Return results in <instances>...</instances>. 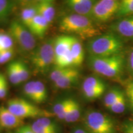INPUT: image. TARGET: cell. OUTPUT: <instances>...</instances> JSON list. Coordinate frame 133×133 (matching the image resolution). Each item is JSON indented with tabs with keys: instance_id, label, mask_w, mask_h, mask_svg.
<instances>
[{
	"instance_id": "15",
	"label": "cell",
	"mask_w": 133,
	"mask_h": 133,
	"mask_svg": "<svg viewBox=\"0 0 133 133\" xmlns=\"http://www.w3.org/2000/svg\"><path fill=\"white\" fill-rule=\"evenodd\" d=\"M38 14L44 18L49 24L54 21L56 15V9L53 3L40 2L36 4Z\"/></svg>"
},
{
	"instance_id": "3",
	"label": "cell",
	"mask_w": 133,
	"mask_h": 133,
	"mask_svg": "<svg viewBox=\"0 0 133 133\" xmlns=\"http://www.w3.org/2000/svg\"><path fill=\"white\" fill-rule=\"evenodd\" d=\"M90 67L97 74L114 78L121 74L124 64L123 57L117 54L105 57L91 56L89 59Z\"/></svg>"
},
{
	"instance_id": "14",
	"label": "cell",
	"mask_w": 133,
	"mask_h": 133,
	"mask_svg": "<svg viewBox=\"0 0 133 133\" xmlns=\"http://www.w3.org/2000/svg\"><path fill=\"white\" fill-rule=\"evenodd\" d=\"M49 23L40 15L37 14L30 26L29 30L35 37L43 38L49 27Z\"/></svg>"
},
{
	"instance_id": "35",
	"label": "cell",
	"mask_w": 133,
	"mask_h": 133,
	"mask_svg": "<svg viewBox=\"0 0 133 133\" xmlns=\"http://www.w3.org/2000/svg\"><path fill=\"white\" fill-rule=\"evenodd\" d=\"M30 126L33 131L35 133H54L41 126L40 124L38 123L36 121L33 122V123Z\"/></svg>"
},
{
	"instance_id": "34",
	"label": "cell",
	"mask_w": 133,
	"mask_h": 133,
	"mask_svg": "<svg viewBox=\"0 0 133 133\" xmlns=\"http://www.w3.org/2000/svg\"><path fill=\"white\" fill-rule=\"evenodd\" d=\"M125 91L131 107L133 110V81L127 83L125 87Z\"/></svg>"
},
{
	"instance_id": "18",
	"label": "cell",
	"mask_w": 133,
	"mask_h": 133,
	"mask_svg": "<svg viewBox=\"0 0 133 133\" xmlns=\"http://www.w3.org/2000/svg\"><path fill=\"white\" fill-rule=\"evenodd\" d=\"M37 14L36 4L22 8L20 13V22L26 28L29 29L33 19Z\"/></svg>"
},
{
	"instance_id": "23",
	"label": "cell",
	"mask_w": 133,
	"mask_h": 133,
	"mask_svg": "<svg viewBox=\"0 0 133 133\" xmlns=\"http://www.w3.org/2000/svg\"><path fill=\"white\" fill-rule=\"evenodd\" d=\"M6 71H7L8 78L12 84L14 85H18L22 83L15 65L14 61H12L8 64Z\"/></svg>"
},
{
	"instance_id": "21",
	"label": "cell",
	"mask_w": 133,
	"mask_h": 133,
	"mask_svg": "<svg viewBox=\"0 0 133 133\" xmlns=\"http://www.w3.org/2000/svg\"><path fill=\"white\" fill-rule=\"evenodd\" d=\"M81 107L79 103L74 99H71L69 111L64 120L68 123L75 122L80 117Z\"/></svg>"
},
{
	"instance_id": "1",
	"label": "cell",
	"mask_w": 133,
	"mask_h": 133,
	"mask_svg": "<svg viewBox=\"0 0 133 133\" xmlns=\"http://www.w3.org/2000/svg\"><path fill=\"white\" fill-rule=\"evenodd\" d=\"M59 30L67 35H74L84 39L100 35V31L89 17L78 14L63 17L59 22Z\"/></svg>"
},
{
	"instance_id": "19",
	"label": "cell",
	"mask_w": 133,
	"mask_h": 133,
	"mask_svg": "<svg viewBox=\"0 0 133 133\" xmlns=\"http://www.w3.org/2000/svg\"><path fill=\"white\" fill-rule=\"evenodd\" d=\"M48 99V91L44 84L41 81H35L34 101L35 104H42Z\"/></svg>"
},
{
	"instance_id": "40",
	"label": "cell",
	"mask_w": 133,
	"mask_h": 133,
	"mask_svg": "<svg viewBox=\"0 0 133 133\" xmlns=\"http://www.w3.org/2000/svg\"><path fill=\"white\" fill-rule=\"evenodd\" d=\"M129 66L131 70L133 73V51L131 52L129 57Z\"/></svg>"
},
{
	"instance_id": "5",
	"label": "cell",
	"mask_w": 133,
	"mask_h": 133,
	"mask_svg": "<svg viewBox=\"0 0 133 133\" xmlns=\"http://www.w3.org/2000/svg\"><path fill=\"white\" fill-rule=\"evenodd\" d=\"M6 107L13 114L23 119L31 118H49L52 116L51 112L41 109L35 104L22 98H13L9 100Z\"/></svg>"
},
{
	"instance_id": "22",
	"label": "cell",
	"mask_w": 133,
	"mask_h": 133,
	"mask_svg": "<svg viewBox=\"0 0 133 133\" xmlns=\"http://www.w3.org/2000/svg\"><path fill=\"white\" fill-rule=\"evenodd\" d=\"M123 94V92L118 89H111L109 92L106 94L104 97V105L107 109H109L115 102H116L119 99V97Z\"/></svg>"
},
{
	"instance_id": "38",
	"label": "cell",
	"mask_w": 133,
	"mask_h": 133,
	"mask_svg": "<svg viewBox=\"0 0 133 133\" xmlns=\"http://www.w3.org/2000/svg\"><path fill=\"white\" fill-rule=\"evenodd\" d=\"M16 133H35L30 125H23L17 129Z\"/></svg>"
},
{
	"instance_id": "25",
	"label": "cell",
	"mask_w": 133,
	"mask_h": 133,
	"mask_svg": "<svg viewBox=\"0 0 133 133\" xmlns=\"http://www.w3.org/2000/svg\"><path fill=\"white\" fill-rule=\"evenodd\" d=\"M12 10L11 0H0V22L6 20Z\"/></svg>"
},
{
	"instance_id": "16",
	"label": "cell",
	"mask_w": 133,
	"mask_h": 133,
	"mask_svg": "<svg viewBox=\"0 0 133 133\" xmlns=\"http://www.w3.org/2000/svg\"><path fill=\"white\" fill-rule=\"evenodd\" d=\"M114 14L107 9L99 1L96 3L93 6L91 17L100 22H105L111 19Z\"/></svg>"
},
{
	"instance_id": "17",
	"label": "cell",
	"mask_w": 133,
	"mask_h": 133,
	"mask_svg": "<svg viewBox=\"0 0 133 133\" xmlns=\"http://www.w3.org/2000/svg\"><path fill=\"white\" fill-rule=\"evenodd\" d=\"M114 29L124 37L133 38V17L118 22L114 26Z\"/></svg>"
},
{
	"instance_id": "31",
	"label": "cell",
	"mask_w": 133,
	"mask_h": 133,
	"mask_svg": "<svg viewBox=\"0 0 133 133\" xmlns=\"http://www.w3.org/2000/svg\"><path fill=\"white\" fill-rule=\"evenodd\" d=\"M99 2L105 6L110 12L114 13H117L118 11L120 2L115 0H99Z\"/></svg>"
},
{
	"instance_id": "27",
	"label": "cell",
	"mask_w": 133,
	"mask_h": 133,
	"mask_svg": "<svg viewBox=\"0 0 133 133\" xmlns=\"http://www.w3.org/2000/svg\"><path fill=\"white\" fill-rule=\"evenodd\" d=\"M14 41L9 33H0V52L14 48Z\"/></svg>"
},
{
	"instance_id": "2",
	"label": "cell",
	"mask_w": 133,
	"mask_h": 133,
	"mask_svg": "<svg viewBox=\"0 0 133 133\" xmlns=\"http://www.w3.org/2000/svg\"><path fill=\"white\" fill-rule=\"evenodd\" d=\"M123 47L121 39L114 34H105L92 38L88 44L91 56L105 57L119 54Z\"/></svg>"
},
{
	"instance_id": "30",
	"label": "cell",
	"mask_w": 133,
	"mask_h": 133,
	"mask_svg": "<svg viewBox=\"0 0 133 133\" xmlns=\"http://www.w3.org/2000/svg\"><path fill=\"white\" fill-rule=\"evenodd\" d=\"M36 121L41 126L51 132L57 133V127L56 124L48 117H41L36 119Z\"/></svg>"
},
{
	"instance_id": "42",
	"label": "cell",
	"mask_w": 133,
	"mask_h": 133,
	"mask_svg": "<svg viewBox=\"0 0 133 133\" xmlns=\"http://www.w3.org/2000/svg\"><path fill=\"white\" fill-rule=\"evenodd\" d=\"M36 3H40V2H51V3H54V0H36Z\"/></svg>"
},
{
	"instance_id": "10",
	"label": "cell",
	"mask_w": 133,
	"mask_h": 133,
	"mask_svg": "<svg viewBox=\"0 0 133 133\" xmlns=\"http://www.w3.org/2000/svg\"><path fill=\"white\" fill-rule=\"evenodd\" d=\"M24 125V119L13 114L7 107L0 106V126L6 129L19 128Z\"/></svg>"
},
{
	"instance_id": "33",
	"label": "cell",
	"mask_w": 133,
	"mask_h": 133,
	"mask_svg": "<svg viewBox=\"0 0 133 133\" xmlns=\"http://www.w3.org/2000/svg\"><path fill=\"white\" fill-rule=\"evenodd\" d=\"M15 54L14 48L6 49L0 52V64H5L11 61Z\"/></svg>"
},
{
	"instance_id": "7",
	"label": "cell",
	"mask_w": 133,
	"mask_h": 133,
	"mask_svg": "<svg viewBox=\"0 0 133 133\" xmlns=\"http://www.w3.org/2000/svg\"><path fill=\"white\" fill-rule=\"evenodd\" d=\"M84 124L91 133H115L114 121L99 111L91 110L86 113Z\"/></svg>"
},
{
	"instance_id": "32",
	"label": "cell",
	"mask_w": 133,
	"mask_h": 133,
	"mask_svg": "<svg viewBox=\"0 0 133 133\" xmlns=\"http://www.w3.org/2000/svg\"><path fill=\"white\" fill-rule=\"evenodd\" d=\"M34 86L35 81H31L26 83L24 87L25 96L32 102L34 101Z\"/></svg>"
},
{
	"instance_id": "11",
	"label": "cell",
	"mask_w": 133,
	"mask_h": 133,
	"mask_svg": "<svg viewBox=\"0 0 133 133\" xmlns=\"http://www.w3.org/2000/svg\"><path fill=\"white\" fill-rule=\"evenodd\" d=\"M68 6L75 12L82 16H91L94 0H65Z\"/></svg>"
},
{
	"instance_id": "45",
	"label": "cell",
	"mask_w": 133,
	"mask_h": 133,
	"mask_svg": "<svg viewBox=\"0 0 133 133\" xmlns=\"http://www.w3.org/2000/svg\"><path fill=\"white\" fill-rule=\"evenodd\" d=\"M10 133H11V132H10ZM15 133H16V132H15Z\"/></svg>"
},
{
	"instance_id": "39",
	"label": "cell",
	"mask_w": 133,
	"mask_h": 133,
	"mask_svg": "<svg viewBox=\"0 0 133 133\" xmlns=\"http://www.w3.org/2000/svg\"><path fill=\"white\" fill-rule=\"evenodd\" d=\"M22 8L36 4V0H16Z\"/></svg>"
},
{
	"instance_id": "20",
	"label": "cell",
	"mask_w": 133,
	"mask_h": 133,
	"mask_svg": "<svg viewBox=\"0 0 133 133\" xmlns=\"http://www.w3.org/2000/svg\"><path fill=\"white\" fill-rule=\"evenodd\" d=\"M71 98L65 99L57 103L53 108V114L60 119H64L67 114Z\"/></svg>"
},
{
	"instance_id": "24",
	"label": "cell",
	"mask_w": 133,
	"mask_h": 133,
	"mask_svg": "<svg viewBox=\"0 0 133 133\" xmlns=\"http://www.w3.org/2000/svg\"><path fill=\"white\" fill-rule=\"evenodd\" d=\"M17 71L22 83L26 81L30 78V72L26 64L21 61H14Z\"/></svg>"
},
{
	"instance_id": "44",
	"label": "cell",
	"mask_w": 133,
	"mask_h": 133,
	"mask_svg": "<svg viewBox=\"0 0 133 133\" xmlns=\"http://www.w3.org/2000/svg\"><path fill=\"white\" fill-rule=\"evenodd\" d=\"M115 1H118V0H115Z\"/></svg>"
},
{
	"instance_id": "29",
	"label": "cell",
	"mask_w": 133,
	"mask_h": 133,
	"mask_svg": "<svg viewBox=\"0 0 133 133\" xmlns=\"http://www.w3.org/2000/svg\"><path fill=\"white\" fill-rule=\"evenodd\" d=\"M126 102L125 96L123 94L109 109L112 112L115 113V114H121L124 112L126 109Z\"/></svg>"
},
{
	"instance_id": "12",
	"label": "cell",
	"mask_w": 133,
	"mask_h": 133,
	"mask_svg": "<svg viewBox=\"0 0 133 133\" xmlns=\"http://www.w3.org/2000/svg\"><path fill=\"white\" fill-rule=\"evenodd\" d=\"M71 54L73 60V67L80 66L84 59V49L80 40L74 36L71 43Z\"/></svg>"
},
{
	"instance_id": "8",
	"label": "cell",
	"mask_w": 133,
	"mask_h": 133,
	"mask_svg": "<svg viewBox=\"0 0 133 133\" xmlns=\"http://www.w3.org/2000/svg\"><path fill=\"white\" fill-rule=\"evenodd\" d=\"M73 36L63 35L54 39L55 66L73 67L71 43Z\"/></svg>"
},
{
	"instance_id": "4",
	"label": "cell",
	"mask_w": 133,
	"mask_h": 133,
	"mask_svg": "<svg viewBox=\"0 0 133 133\" xmlns=\"http://www.w3.org/2000/svg\"><path fill=\"white\" fill-rule=\"evenodd\" d=\"M30 62L37 74H44L54 62V39H48L31 52Z\"/></svg>"
},
{
	"instance_id": "9",
	"label": "cell",
	"mask_w": 133,
	"mask_h": 133,
	"mask_svg": "<svg viewBox=\"0 0 133 133\" xmlns=\"http://www.w3.org/2000/svg\"><path fill=\"white\" fill-rule=\"evenodd\" d=\"M105 84L102 79L93 76L86 78L82 85L83 95L90 101L101 97L105 91Z\"/></svg>"
},
{
	"instance_id": "43",
	"label": "cell",
	"mask_w": 133,
	"mask_h": 133,
	"mask_svg": "<svg viewBox=\"0 0 133 133\" xmlns=\"http://www.w3.org/2000/svg\"><path fill=\"white\" fill-rule=\"evenodd\" d=\"M4 79H6V78H5V76H4V75H3L0 74V83H1L2 81L4 80Z\"/></svg>"
},
{
	"instance_id": "28",
	"label": "cell",
	"mask_w": 133,
	"mask_h": 133,
	"mask_svg": "<svg viewBox=\"0 0 133 133\" xmlns=\"http://www.w3.org/2000/svg\"><path fill=\"white\" fill-rule=\"evenodd\" d=\"M73 67H60V66H55L49 74L50 79L54 83L58 79L64 76L67 73H69Z\"/></svg>"
},
{
	"instance_id": "26",
	"label": "cell",
	"mask_w": 133,
	"mask_h": 133,
	"mask_svg": "<svg viewBox=\"0 0 133 133\" xmlns=\"http://www.w3.org/2000/svg\"><path fill=\"white\" fill-rule=\"evenodd\" d=\"M117 13L121 16L133 14V0H121Z\"/></svg>"
},
{
	"instance_id": "13",
	"label": "cell",
	"mask_w": 133,
	"mask_h": 133,
	"mask_svg": "<svg viewBox=\"0 0 133 133\" xmlns=\"http://www.w3.org/2000/svg\"><path fill=\"white\" fill-rule=\"evenodd\" d=\"M79 78V72L77 69L73 67L69 73L54 83V86L57 89H65L72 86L77 82Z\"/></svg>"
},
{
	"instance_id": "36",
	"label": "cell",
	"mask_w": 133,
	"mask_h": 133,
	"mask_svg": "<svg viewBox=\"0 0 133 133\" xmlns=\"http://www.w3.org/2000/svg\"><path fill=\"white\" fill-rule=\"evenodd\" d=\"M8 85L6 79L0 83V99H3L6 97L8 94Z\"/></svg>"
},
{
	"instance_id": "41",
	"label": "cell",
	"mask_w": 133,
	"mask_h": 133,
	"mask_svg": "<svg viewBox=\"0 0 133 133\" xmlns=\"http://www.w3.org/2000/svg\"><path fill=\"white\" fill-rule=\"evenodd\" d=\"M73 133H91L88 130H85V129H77L74 131Z\"/></svg>"
},
{
	"instance_id": "6",
	"label": "cell",
	"mask_w": 133,
	"mask_h": 133,
	"mask_svg": "<svg viewBox=\"0 0 133 133\" xmlns=\"http://www.w3.org/2000/svg\"><path fill=\"white\" fill-rule=\"evenodd\" d=\"M9 34L24 52H33L36 49L35 36L20 21H13L11 23Z\"/></svg>"
},
{
	"instance_id": "37",
	"label": "cell",
	"mask_w": 133,
	"mask_h": 133,
	"mask_svg": "<svg viewBox=\"0 0 133 133\" xmlns=\"http://www.w3.org/2000/svg\"><path fill=\"white\" fill-rule=\"evenodd\" d=\"M123 133H133V121L124 122L122 126Z\"/></svg>"
}]
</instances>
